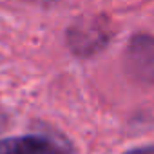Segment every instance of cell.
<instances>
[{"mask_svg": "<svg viewBox=\"0 0 154 154\" xmlns=\"http://www.w3.org/2000/svg\"><path fill=\"white\" fill-rule=\"evenodd\" d=\"M125 63L136 80L154 84V38L149 35H136L129 42Z\"/></svg>", "mask_w": 154, "mask_h": 154, "instance_id": "1", "label": "cell"}, {"mask_svg": "<svg viewBox=\"0 0 154 154\" xmlns=\"http://www.w3.org/2000/svg\"><path fill=\"white\" fill-rule=\"evenodd\" d=\"M0 154H71L62 143L42 134H24L0 140Z\"/></svg>", "mask_w": 154, "mask_h": 154, "instance_id": "2", "label": "cell"}, {"mask_svg": "<svg viewBox=\"0 0 154 154\" xmlns=\"http://www.w3.org/2000/svg\"><path fill=\"white\" fill-rule=\"evenodd\" d=\"M123 154H154V145H145V147H134L125 150Z\"/></svg>", "mask_w": 154, "mask_h": 154, "instance_id": "3", "label": "cell"}, {"mask_svg": "<svg viewBox=\"0 0 154 154\" xmlns=\"http://www.w3.org/2000/svg\"><path fill=\"white\" fill-rule=\"evenodd\" d=\"M27 2H54V0H27Z\"/></svg>", "mask_w": 154, "mask_h": 154, "instance_id": "4", "label": "cell"}]
</instances>
